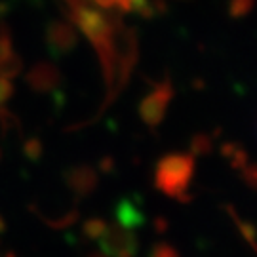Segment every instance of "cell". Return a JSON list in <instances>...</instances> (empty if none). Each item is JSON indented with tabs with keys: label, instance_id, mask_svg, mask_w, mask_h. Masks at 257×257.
Returning a JSON list of instances; mask_svg holds the SVG:
<instances>
[{
	"label": "cell",
	"instance_id": "cell-1",
	"mask_svg": "<svg viewBox=\"0 0 257 257\" xmlns=\"http://www.w3.org/2000/svg\"><path fill=\"white\" fill-rule=\"evenodd\" d=\"M0 257H10V255H0Z\"/></svg>",
	"mask_w": 257,
	"mask_h": 257
}]
</instances>
